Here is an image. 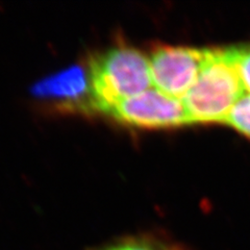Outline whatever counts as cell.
<instances>
[{
    "instance_id": "obj_1",
    "label": "cell",
    "mask_w": 250,
    "mask_h": 250,
    "mask_svg": "<svg viewBox=\"0 0 250 250\" xmlns=\"http://www.w3.org/2000/svg\"><path fill=\"white\" fill-rule=\"evenodd\" d=\"M245 91L234 49H214L183 101L193 124L226 123Z\"/></svg>"
},
{
    "instance_id": "obj_2",
    "label": "cell",
    "mask_w": 250,
    "mask_h": 250,
    "mask_svg": "<svg viewBox=\"0 0 250 250\" xmlns=\"http://www.w3.org/2000/svg\"><path fill=\"white\" fill-rule=\"evenodd\" d=\"M89 76L93 107L105 114L120 101L153 87L149 59L126 45L91 59Z\"/></svg>"
},
{
    "instance_id": "obj_3",
    "label": "cell",
    "mask_w": 250,
    "mask_h": 250,
    "mask_svg": "<svg viewBox=\"0 0 250 250\" xmlns=\"http://www.w3.org/2000/svg\"><path fill=\"white\" fill-rule=\"evenodd\" d=\"M213 50L189 46H158L148 58L153 88L183 99L196 83Z\"/></svg>"
},
{
    "instance_id": "obj_4",
    "label": "cell",
    "mask_w": 250,
    "mask_h": 250,
    "mask_svg": "<svg viewBox=\"0 0 250 250\" xmlns=\"http://www.w3.org/2000/svg\"><path fill=\"white\" fill-rule=\"evenodd\" d=\"M107 115L123 124L141 128H169L193 124L183 99L155 88L117 104Z\"/></svg>"
},
{
    "instance_id": "obj_5",
    "label": "cell",
    "mask_w": 250,
    "mask_h": 250,
    "mask_svg": "<svg viewBox=\"0 0 250 250\" xmlns=\"http://www.w3.org/2000/svg\"><path fill=\"white\" fill-rule=\"evenodd\" d=\"M36 95L58 101L66 107L94 109L89 71L82 66H72L45 78L35 85Z\"/></svg>"
},
{
    "instance_id": "obj_6",
    "label": "cell",
    "mask_w": 250,
    "mask_h": 250,
    "mask_svg": "<svg viewBox=\"0 0 250 250\" xmlns=\"http://www.w3.org/2000/svg\"><path fill=\"white\" fill-rule=\"evenodd\" d=\"M171 242L159 234L142 233L124 237L90 250H167Z\"/></svg>"
},
{
    "instance_id": "obj_7",
    "label": "cell",
    "mask_w": 250,
    "mask_h": 250,
    "mask_svg": "<svg viewBox=\"0 0 250 250\" xmlns=\"http://www.w3.org/2000/svg\"><path fill=\"white\" fill-rule=\"evenodd\" d=\"M226 124L250 138V93L245 94L232 108Z\"/></svg>"
},
{
    "instance_id": "obj_8",
    "label": "cell",
    "mask_w": 250,
    "mask_h": 250,
    "mask_svg": "<svg viewBox=\"0 0 250 250\" xmlns=\"http://www.w3.org/2000/svg\"><path fill=\"white\" fill-rule=\"evenodd\" d=\"M234 56H236L237 65L245 88L250 93V46L234 47Z\"/></svg>"
},
{
    "instance_id": "obj_9",
    "label": "cell",
    "mask_w": 250,
    "mask_h": 250,
    "mask_svg": "<svg viewBox=\"0 0 250 250\" xmlns=\"http://www.w3.org/2000/svg\"><path fill=\"white\" fill-rule=\"evenodd\" d=\"M167 250H191L188 247H186L185 245L178 244V243H174V242H171L170 245L168 246Z\"/></svg>"
}]
</instances>
